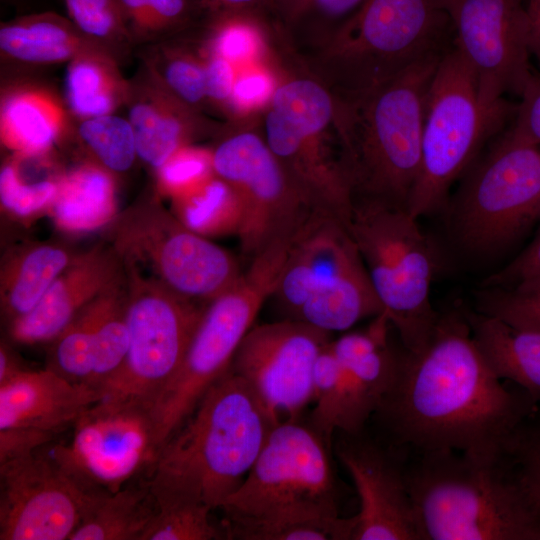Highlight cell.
Masks as SVG:
<instances>
[{"label": "cell", "instance_id": "cell-1", "mask_svg": "<svg viewBox=\"0 0 540 540\" xmlns=\"http://www.w3.org/2000/svg\"><path fill=\"white\" fill-rule=\"evenodd\" d=\"M539 406L498 378L471 336L465 315H439L427 345L403 348L394 380L372 416L382 439L408 453L452 450L495 455Z\"/></svg>", "mask_w": 540, "mask_h": 540}, {"label": "cell", "instance_id": "cell-2", "mask_svg": "<svg viewBox=\"0 0 540 540\" xmlns=\"http://www.w3.org/2000/svg\"><path fill=\"white\" fill-rule=\"evenodd\" d=\"M277 422L229 368L162 445L148 476L157 505L220 508L242 485Z\"/></svg>", "mask_w": 540, "mask_h": 540}, {"label": "cell", "instance_id": "cell-3", "mask_svg": "<svg viewBox=\"0 0 540 540\" xmlns=\"http://www.w3.org/2000/svg\"><path fill=\"white\" fill-rule=\"evenodd\" d=\"M421 540H540V509L502 453H408Z\"/></svg>", "mask_w": 540, "mask_h": 540}, {"label": "cell", "instance_id": "cell-4", "mask_svg": "<svg viewBox=\"0 0 540 540\" xmlns=\"http://www.w3.org/2000/svg\"><path fill=\"white\" fill-rule=\"evenodd\" d=\"M445 53L429 56L369 91L333 95L353 202L407 209L420 171L428 93Z\"/></svg>", "mask_w": 540, "mask_h": 540}, {"label": "cell", "instance_id": "cell-5", "mask_svg": "<svg viewBox=\"0 0 540 540\" xmlns=\"http://www.w3.org/2000/svg\"><path fill=\"white\" fill-rule=\"evenodd\" d=\"M260 65L274 80L258 115L270 150L312 209L348 223L353 197L331 91L290 50L267 43Z\"/></svg>", "mask_w": 540, "mask_h": 540}, {"label": "cell", "instance_id": "cell-6", "mask_svg": "<svg viewBox=\"0 0 540 540\" xmlns=\"http://www.w3.org/2000/svg\"><path fill=\"white\" fill-rule=\"evenodd\" d=\"M453 44L451 21L437 0H365L323 45L295 55L333 95L352 96Z\"/></svg>", "mask_w": 540, "mask_h": 540}, {"label": "cell", "instance_id": "cell-7", "mask_svg": "<svg viewBox=\"0 0 540 540\" xmlns=\"http://www.w3.org/2000/svg\"><path fill=\"white\" fill-rule=\"evenodd\" d=\"M346 227L384 312L412 353L431 339L439 314L430 301L437 252L407 209L355 200Z\"/></svg>", "mask_w": 540, "mask_h": 540}, {"label": "cell", "instance_id": "cell-8", "mask_svg": "<svg viewBox=\"0 0 540 540\" xmlns=\"http://www.w3.org/2000/svg\"><path fill=\"white\" fill-rule=\"evenodd\" d=\"M286 255L284 245L265 250L231 286L207 302L175 375L152 408L160 449L229 370L240 342L274 293Z\"/></svg>", "mask_w": 540, "mask_h": 540}, {"label": "cell", "instance_id": "cell-9", "mask_svg": "<svg viewBox=\"0 0 540 540\" xmlns=\"http://www.w3.org/2000/svg\"><path fill=\"white\" fill-rule=\"evenodd\" d=\"M516 107L482 102L473 71L455 44L433 77L426 105L420 171L407 210L415 218L447 205L451 186L500 132Z\"/></svg>", "mask_w": 540, "mask_h": 540}, {"label": "cell", "instance_id": "cell-10", "mask_svg": "<svg viewBox=\"0 0 540 540\" xmlns=\"http://www.w3.org/2000/svg\"><path fill=\"white\" fill-rule=\"evenodd\" d=\"M452 204V223L473 254L503 251L540 219V147L506 131L474 162Z\"/></svg>", "mask_w": 540, "mask_h": 540}, {"label": "cell", "instance_id": "cell-11", "mask_svg": "<svg viewBox=\"0 0 540 540\" xmlns=\"http://www.w3.org/2000/svg\"><path fill=\"white\" fill-rule=\"evenodd\" d=\"M122 262L129 345L120 368L100 388L101 399L137 401L153 408L175 375L205 306L135 264Z\"/></svg>", "mask_w": 540, "mask_h": 540}, {"label": "cell", "instance_id": "cell-12", "mask_svg": "<svg viewBox=\"0 0 540 540\" xmlns=\"http://www.w3.org/2000/svg\"><path fill=\"white\" fill-rule=\"evenodd\" d=\"M108 243L122 261L195 301H210L242 273L232 254L188 228L156 198L118 213L109 224Z\"/></svg>", "mask_w": 540, "mask_h": 540}, {"label": "cell", "instance_id": "cell-13", "mask_svg": "<svg viewBox=\"0 0 540 540\" xmlns=\"http://www.w3.org/2000/svg\"><path fill=\"white\" fill-rule=\"evenodd\" d=\"M214 174L238 195L241 250L250 259L290 241L317 213L267 145L258 115L232 122L211 150Z\"/></svg>", "mask_w": 540, "mask_h": 540}, {"label": "cell", "instance_id": "cell-14", "mask_svg": "<svg viewBox=\"0 0 540 540\" xmlns=\"http://www.w3.org/2000/svg\"><path fill=\"white\" fill-rule=\"evenodd\" d=\"M330 450L309 423L280 420L242 485L220 508L228 517L293 511L339 515Z\"/></svg>", "mask_w": 540, "mask_h": 540}, {"label": "cell", "instance_id": "cell-15", "mask_svg": "<svg viewBox=\"0 0 540 540\" xmlns=\"http://www.w3.org/2000/svg\"><path fill=\"white\" fill-rule=\"evenodd\" d=\"M72 427L71 441L52 454L92 491L114 493L149 476L160 450L152 406L101 399Z\"/></svg>", "mask_w": 540, "mask_h": 540}, {"label": "cell", "instance_id": "cell-16", "mask_svg": "<svg viewBox=\"0 0 540 540\" xmlns=\"http://www.w3.org/2000/svg\"><path fill=\"white\" fill-rule=\"evenodd\" d=\"M453 28L454 44L474 73L483 103L521 96L531 69L529 23L523 0H437Z\"/></svg>", "mask_w": 540, "mask_h": 540}, {"label": "cell", "instance_id": "cell-17", "mask_svg": "<svg viewBox=\"0 0 540 540\" xmlns=\"http://www.w3.org/2000/svg\"><path fill=\"white\" fill-rule=\"evenodd\" d=\"M42 449L0 463V540H70L101 494Z\"/></svg>", "mask_w": 540, "mask_h": 540}, {"label": "cell", "instance_id": "cell-18", "mask_svg": "<svg viewBox=\"0 0 540 540\" xmlns=\"http://www.w3.org/2000/svg\"><path fill=\"white\" fill-rule=\"evenodd\" d=\"M331 333L296 319L252 326L230 369L254 389L277 420L299 418L313 401L314 372Z\"/></svg>", "mask_w": 540, "mask_h": 540}, {"label": "cell", "instance_id": "cell-19", "mask_svg": "<svg viewBox=\"0 0 540 540\" xmlns=\"http://www.w3.org/2000/svg\"><path fill=\"white\" fill-rule=\"evenodd\" d=\"M336 435V456L359 496L351 540H421L406 480L408 452L365 429Z\"/></svg>", "mask_w": 540, "mask_h": 540}, {"label": "cell", "instance_id": "cell-20", "mask_svg": "<svg viewBox=\"0 0 540 540\" xmlns=\"http://www.w3.org/2000/svg\"><path fill=\"white\" fill-rule=\"evenodd\" d=\"M365 268L346 225L315 213L293 237L272 297L293 318L314 294Z\"/></svg>", "mask_w": 540, "mask_h": 540}, {"label": "cell", "instance_id": "cell-21", "mask_svg": "<svg viewBox=\"0 0 540 540\" xmlns=\"http://www.w3.org/2000/svg\"><path fill=\"white\" fill-rule=\"evenodd\" d=\"M124 276L123 262L109 243L77 253L40 302L8 322L9 336L23 345L51 343L85 306Z\"/></svg>", "mask_w": 540, "mask_h": 540}, {"label": "cell", "instance_id": "cell-22", "mask_svg": "<svg viewBox=\"0 0 540 540\" xmlns=\"http://www.w3.org/2000/svg\"><path fill=\"white\" fill-rule=\"evenodd\" d=\"M100 399L98 389L70 381L48 367L24 369L0 384V429L33 428L58 434Z\"/></svg>", "mask_w": 540, "mask_h": 540}, {"label": "cell", "instance_id": "cell-23", "mask_svg": "<svg viewBox=\"0 0 540 540\" xmlns=\"http://www.w3.org/2000/svg\"><path fill=\"white\" fill-rule=\"evenodd\" d=\"M393 327L385 312L362 330L348 332L331 341L343 365L349 389V429L358 433L378 409L397 372L402 349L389 340Z\"/></svg>", "mask_w": 540, "mask_h": 540}, {"label": "cell", "instance_id": "cell-24", "mask_svg": "<svg viewBox=\"0 0 540 540\" xmlns=\"http://www.w3.org/2000/svg\"><path fill=\"white\" fill-rule=\"evenodd\" d=\"M156 84L132 101L127 118L133 128L137 157L155 171L211 128L198 111Z\"/></svg>", "mask_w": 540, "mask_h": 540}, {"label": "cell", "instance_id": "cell-25", "mask_svg": "<svg viewBox=\"0 0 540 540\" xmlns=\"http://www.w3.org/2000/svg\"><path fill=\"white\" fill-rule=\"evenodd\" d=\"M465 317L492 372L520 386L540 405V330L517 328L480 312Z\"/></svg>", "mask_w": 540, "mask_h": 540}, {"label": "cell", "instance_id": "cell-26", "mask_svg": "<svg viewBox=\"0 0 540 540\" xmlns=\"http://www.w3.org/2000/svg\"><path fill=\"white\" fill-rule=\"evenodd\" d=\"M76 255L55 242H29L7 254L0 270V304L8 322L29 313Z\"/></svg>", "mask_w": 540, "mask_h": 540}, {"label": "cell", "instance_id": "cell-27", "mask_svg": "<svg viewBox=\"0 0 540 540\" xmlns=\"http://www.w3.org/2000/svg\"><path fill=\"white\" fill-rule=\"evenodd\" d=\"M62 232L82 234L109 225L117 216L114 174L86 163L58 180L48 212Z\"/></svg>", "mask_w": 540, "mask_h": 540}, {"label": "cell", "instance_id": "cell-28", "mask_svg": "<svg viewBox=\"0 0 540 540\" xmlns=\"http://www.w3.org/2000/svg\"><path fill=\"white\" fill-rule=\"evenodd\" d=\"M64 124L60 102L42 89L18 88L2 99L1 142L19 157L44 155L60 137Z\"/></svg>", "mask_w": 540, "mask_h": 540}, {"label": "cell", "instance_id": "cell-29", "mask_svg": "<svg viewBox=\"0 0 540 540\" xmlns=\"http://www.w3.org/2000/svg\"><path fill=\"white\" fill-rule=\"evenodd\" d=\"M95 42L70 20L51 13L22 17L0 28L1 51L27 63L71 61L82 54L98 51L92 45Z\"/></svg>", "mask_w": 540, "mask_h": 540}, {"label": "cell", "instance_id": "cell-30", "mask_svg": "<svg viewBox=\"0 0 540 540\" xmlns=\"http://www.w3.org/2000/svg\"><path fill=\"white\" fill-rule=\"evenodd\" d=\"M158 510L148 477L92 502L70 540H143Z\"/></svg>", "mask_w": 540, "mask_h": 540}, {"label": "cell", "instance_id": "cell-31", "mask_svg": "<svg viewBox=\"0 0 540 540\" xmlns=\"http://www.w3.org/2000/svg\"><path fill=\"white\" fill-rule=\"evenodd\" d=\"M365 0H273V37L298 56L323 45Z\"/></svg>", "mask_w": 540, "mask_h": 540}, {"label": "cell", "instance_id": "cell-32", "mask_svg": "<svg viewBox=\"0 0 540 540\" xmlns=\"http://www.w3.org/2000/svg\"><path fill=\"white\" fill-rule=\"evenodd\" d=\"M228 539L351 540L353 518L319 512H281L259 516H225Z\"/></svg>", "mask_w": 540, "mask_h": 540}, {"label": "cell", "instance_id": "cell-33", "mask_svg": "<svg viewBox=\"0 0 540 540\" xmlns=\"http://www.w3.org/2000/svg\"><path fill=\"white\" fill-rule=\"evenodd\" d=\"M66 92L71 111L83 120L112 114L126 87L114 63L98 50L70 61Z\"/></svg>", "mask_w": 540, "mask_h": 540}, {"label": "cell", "instance_id": "cell-34", "mask_svg": "<svg viewBox=\"0 0 540 540\" xmlns=\"http://www.w3.org/2000/svg\"><path fill=\"white\" fill-rule=\"evenodd\" d=\"M172 201L173 213L178 219L202 236L239 233L243 220L240 199L232 187L215 174L193 193Z\"/></svg>", "mask_w": 540, "mask_h": 540}, {"label": "cell", "instance_id": "cell-35", "mask_svg": "<svg viewBox=\"0 0 540 540\" xmlns=\"http://www.w3.org/2000/svg\"><path fill=\"white\" fill-rule=\"evenodd\" d=\"M105 292L85 306L51 342L48 368L75 383L92 386L97 325Z\"/></svg>", "mask_w": 540, "mask_h": 540}, {"label": "cell", "instance_id": "cell-36", "mask_svg": "<svg viewBox=\"0 0 540 540\" xmlns=\"http://www.w3.org/2000/svg\"><path fill=\"white\" fill-rule=\"evenodd\" d=\"M331 341L319 355L315 366L312 401L315 406L308 422L330 449L333 436L337 432H347L349 427L347 375L331 348Z\"/></svg>", "mask_w": 540, "mask_h": 540}, {"label": "cell", "instance_id": "cell-37", "mask_svg": "<svg viewBox=\"0 0 540 540\" xmlns=\"http://www.w3.org/2000/svg\"><path fill=\"white\" fill-rule=\"evenodd\" d=\"M78 134L94 163L112 174L128 171L138 158L128 119L113 114L83 119Z\"/></svg>", "mask_w": 540, "mask_h": 540}, {"label": "cell", "instance_id": "cell-38", "mask_svg": "<svg viewBox=\"0 0 540 540\" xmlns=\"http://www.w3.org/2000/svg\"><path fill=\"white\" fill-rule=\"evenodd\" d=\"M128 35L158 36L186 31L203 18L196 0H118Z\"/></svg>", "mask_w": 540, "mask_h": 540}, {"label": "cell", "instance_id": "cell-39", "mask_svg": "<svg viewBox=\"0 0 540 540\" xmlns=\"http://www.w3.org/2000/svg\"><path fill=\"white\" fill-rule=\"evenodd\" d=\"M204 43V52H195L186 46L168 48L156 64V82L196 111L208 102L206 65L209 48L205 40Z\"/></svg>", "mask_w": 540, "mask_h": 540}, {"label": "cell", "instance_id": "cell-40", "mask_svg": "<svg viewBox=\"0 0 540 540\" xmlns=\"http://www.w3.org/2000/svg\"><path fill=\"white\" fill-rule=\"evenodd\" d=\"M212 509L200 504L158 506L143 540H215L226 538L224 529L210 519Z\"/></svg>", "mask_w": 540, "mask_h": 540}, {"label": "cell", "instance_id": "cell-41", "mask_svg": "<svg viewBox=\"0 0 540 540\" xmlns=\"http://www.w3.org/2000/svg\"><path fill=\"white\" fill-rule=\"evenodd\" d=\"M479 293L480 313L524 329L540 330V279L512 287H487Z\"/></svg>", "mask_w": 540, "mask_h": 540}, {"label": "cell", "instance_id": "cell-42", "mask_svg": "<svg viewBox=\"0 0 540 540\" xmlns=\"http://www.w3.org/2000/svg\"><path fill=\"white\" fill-rule=\"evenodd\" d=\"M501 453L540 509V405L514 428Z\"/></svg>", "mask_w": 540, "mask_h": 540}, {"label": "cell", "instance_id": "cell-43", "mask_svg": "<svg viewBox=\"0 0 540 540\" xmlns=\"http://www.w3.org/2000/svg\"><path fill=\"white\" fill-rule=\"evenodd\" d=\"M156 176L161 194L171 200L185 197L214 176L211 150L184 146L156 170Z\"/></svg>", "mask_w": 540, "mask_h": 540}, {"label": "cell", "instance_id": "cell-44", "mask_svg": "<svg viewBox=\"0 0 540 540\" xmlns=\"http://www.w3.org/2000/svg\"><path fill=\"white\" fill-rule=\"evenodd\" d=\"M0 190L5 210L19 218H34L49 212L58 191V180L25 183L17 164L10 162L1 170Z\"/></svg>", "mask_w": 540, "mask_h": 540}, {"label": "cell", "instance_id": "cell-45", "mask_svg": "<svg viewBox=\"0 0 540 540\" xmlns=\"http://www.w3.org/2000/svg\"><path fill=\"white\" fill-rule=\"evenodd\" d=\"M70 21L88 38L129 36L118 0H64Z\"/></svg>", "mask_w": 540, "mask_h": 540}, {"label": "cell", "instance_id": "cell-46", "mask_svg": "<svg viewBox=\"0 0 540 540\" xmlns=\"http://www.w3.org/2000/svg\"><path fill=\"white\" fill-rule=\"evenodd\" d=\"M259 67L235 78L232 95L234 122L258 115L273 93L274 80L271 73L263 66Z\"/></svg>", "mask_w": 540, "mask_h": 540}, {"label": "cell", "instance_id": "cell-47", "mask_svg": "<svg viewBox=\"0 0 540 540\" xmlns=\"http://www.w3.org/2000/svg\"><path fill=\"white\" fill-rule=\"evenodd\" d=\"M520 97L508 131L514 137L540 147V73H533Z\"/></svg>", "mask_w": 540, "mask_h": 540}, {"label": "cell", "instance_id": "cell-48", "mask_svg": "<svg viewBox=\"0 0 540 540\" xmlns=\"http://www.w3.org/2000/svg\"><path fill=\"white\" fill-rule=\"evenodd\" d=\"M540 279V232L512 262L486 280L487 287H512Z\"/></svg>", "mask_w": 540, "mask_h": 540}, {"label": "cell", "instance_id": "cell-49", "mask_svg": "<svg viewBox=\"0 0 540 540\" xmlns=\"http://www.w3.org/2000/svg\"><path fill=\"white\" fill-rule=\"evenodd\" d=\"M196 3L203 21L223 17L272 19L273 0H196Z\"/></svg>", "mask_w": 540, "mask_h": 540}, {"label": "cell", "instance_id": "cell-50", "mask_svg": "<svg viewBox=\"0 0 540 540\" xmlns=\"http://www.w3.org/2000/svg\"><path fill=\"white\" fill-rule=\"evenodd\" d=\"M55 435L33 428L0 429V463L34 453L50 443Z\"/></svg>", "mask_w": 540, "mask_h": 540}, {"label": "cell", "instance_id": "cell-51", "mask_svg": "<svg viewBox=\"0 0 540 540\" xmlns=\"http://www.w3.org/2000/svg\"><path fill=\"white\" fill-rule=\"evenodd\" d=\"M525 8L529 23L531 54L540 64V0H527Z\"/></svg>", "mask_w": 540, "mask_h": 540}, {"label": "cell", "instance_id": "cell-52", "mask_svg": "<svg viewBox=\"0 0 540 540\" xmlns=\"http://www.w3.org/2000/svg\"><path fill=\"white\" fill-rule=\"evenodd\" d=\"M13 356L6 344L1 343L0 347V384L14 377L24 370Z\"/></svg>", "mask_w": 540, "mask_h": 540}]
</instances>
